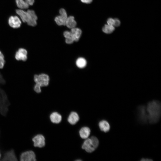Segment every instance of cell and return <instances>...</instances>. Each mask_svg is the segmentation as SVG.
Segmentation results:
<instances>
[{
	"label": "cell",
	"instance_id": "1",
	"mask_svg": "<svg viewBox=\"0 0 161 161\" xmlns=\"http://www.w3.org/2000/svg\"><path fill=\"white\" fill-rule=\"evenodd\" d=\"M148 122L151 124L157 123L161 115V105L160 102L157 100L149 102L146 107Z\"/></svg>",
	"mask_w": 161,
	"mask_h": 161
},
{
	"label": "cell",
	"instance_id": "2",
	"mask_svg": "<svg viewBox=\"0 0 161 161\" xmlns=\"http://www.w3.org/2000/svg\"><path fill=\"white\" fill-rule=\"evenodd\" d=\"M16 12L24 22L31 26L36 25L37 17L33 10H28L25 11L22 9H17Z\"/></svg>",
	"mask_w": 161,
	"mask_h": 161
},
{
	"label": "cell",
	"instance_id": "3",
	"mask_svg": "<svg viewBox=\"0 0 161 161\" xmlns=\"http://www.w3.org/2000/svg\"><path fill=\"white\" fill-rule=\"evenodd\" d=\"M99 141L96 137L92 136L86 139L83 143L82 148L87 152L92 153L98 147Z\"/></svg>",
	"mask_w": 161,
	"mask_h": 161
},
{
	"label": "cell",
	"instance_id": "4",
	"mask_svg": "<svg viewBox=\"0 0 161 161\" xmlns=\"http://www.w3.org/2000/svg\"><path fill=\"white\" fill-rule=\"evenodd\" d=\"M33 80L35 84L39 85L41 87L48 85L49 78L48 75L45 74H36L34 75Z\"/></svg>",
	"mask_w": 161,
	"mask_h": 161
},
{
	"label": "cell",
	"instance_id": "5",
	"mask_svg": "<svg viewBox=\"0 0 161 161\" xmlns=\"http://www.w3.org/2000/svg\"><path fill=\"white\" fill-rule=\"evenodd\" d=\"M59 13L60 15L55 18V21L59 26L65 25L67 18L66 11L64 9L61 8L60 10Z\"/></svg>",
	"mask_w": 161,
	"mask_h": 161
},
{
	"label": "cell",
	"instance_id": "6",
	"mask_svg": "<svg viewBox=\"0 0 161 161\" xmlns=\"http://www.w3.org/2000/svg\"><path fill=\"white\" fill-rule=\"evenodd\" d=\"M27 54L28 52L26 49L20 48L15 53V58L18 61H25L27 59Z\"/></svg>",
	"mask_w": 161,
	"mask_h": 161
},
{
	"label": "cell",
	"instance_id": "7",
	"mask_svg": "<svg viewBox=\"0 0 161 161\" xmlns=\"http://www.w3.org/2000/svg\"><path fill=\"white\" fill-rule=\"evenodd\" d=\"M20 160L22 161H36V156L32 151L29 150L22 153L20 157Z\"/></svg>",
	"mask_w": 161,
	"mask_h": 161
},
{
	"label": "cell",
	"instance_id": "8",
	"mask_svg": "<svg viewBox=\"0 0 161 161\" xmlns=\"http://www.w3.org/2000/svg\"><path fill=\"white\" fill-rule=\"evenodd\" d=\"M32 141L34 146L35 147L42 148L45 144V138L42 134H38L35 135L32 138Z\"/></svg>",
	"mask_w": 161,
	"mask_h": 161
},
{
	"label": "cell",
	"instance_id": "9",
	"mask_svg": "<svg viewBox=\"0 0 161 161\" xmlns=\"http://www.w3.org/2000/svg\"><path fill=\"white\" fill-rule=\"evenodd\" d=\"M138 111L139 119L140 121L143 123L148 122L146 106L143 105L140 106L138 108Z\"/></svg>",
	"mask_w": 161,
	"mask_h": 161
},
{
	"label": "cell",
	"instance_id": "10",
	"mask_svg": "<svg viewBox=\"0 0 161 161\" xmlns=\"http://www.w3.org/2000/svg\"><path fill=\"white\" fill-rule=\"evenodd\" d=\"M8 23L11 27L17 28L20 27L21 22V20L17 16H11L9 18Z\"/></svg>",
	"mask_w": 161,
	"mask_h": 161
},
{
	"label": "cell",
	"instance_id": "11",
	"mask_svg": "<svg viewBox=\"0 0 161 161\" xmlns=\"http://www.w3.org/2000/svg\"><path fill=\"white\" fill-rule=\"evenodd\" d=\"M16 157L14 151L11 149L4 153V156L0 160L1 161H17Z\"/></svg>",
	"mask_w": 161,
	"mask_h": 161
},
{
	"label": "cell",
	"instance_id": "12",
	"mask_svg": "<svg viewBox=\"0 0 161 161\" xmlns=\"http://www.w3.org/2000/svg\"><path fill=\"white\" fill-rule=\"evenodd\" d=\"M70 32L74 41H78L81 35V30L79 28L75 27L71 29Z\"/></svg>",
	"mask_w": 161,
	"mask_h": 161
},
{
	"label": "cell",
	"instance_id": "13",
	"mask_svg": "<svg viewBox=\"0 0 161 161\" xmlns=\"http://www.w3.org/2000/svg\"><path fill=\"white\" fill-rule=\"evenodd\" d=\"M79 117L78 115L75 112H72L68 118V121L71 125H75L79 120Z\"/></svg>",
	"mask_w": 161,
	"mask_h": 161
},
{
	"label": "cell",
	"instance_id": "14",
	"mask_svg": "<svg viewBox=\"0 0 161 161\" xmlns=\"http://www.w3.org/2000/svg\"><path fill=\"white\" fill-rule=\"evenodd\" d=\"M98 125L100 130L104 132H108L110 130V125L106 120H103L100 121Z\"/></svg>",
	"mask_w": 161,
	"mask_h": 161
},
{
	"label": "cell",
	"instance_id": "15",
	"mask_svg": "<svg viewBox=\"0 0 161 161\" xmlns=\"http://www.w3.org/2000/svg\"><path fill=\"white\" fill-rule=\"evenodd\" d=\"M90 129L87 127H82L79 131L80 137L82 139H86L88 137L90 133Z\"/></svg>",
	"mask_w": 161,
	"mask_h": 161
},
{
	"label": "cell",
	"instance_id": "16",
	"mask_svg": "<svg viewBox=\"0 0 161 161\" xmlns=\"http://www.w3.org/2000/svg\"><path fill=\"white\" fill-rule=\"evenodd\" d=\"M51 121L53 123H58L61 121L62 117L61 115L56 112H54L50 115Z\"/></svg>",
	"mask_w": 161,
	"mask_h": 161
},
{
	"label": "cell",
	"instance_id": "17",
	"mask_svg": "<svg viewBox=\"0 0 161 161\" xmlns=\"http://www.w3.org/2000/svg\"><path fill=\"white\" fill-rule=\"evenodd\" d=\"M76 24L77 23L73 16H70L67 17L65 24L67 27L71 29L75 27Z\"/></svg>",
	"mask_w": 161,
	"mask_h": 161
},
{
	"label": "cell",
	"instance_id": "18",
	"mask_svg": "<svg viewBox=\"0 0 161 161\" xmlns=\"http://www.w3.org/2000/svg\"><path fill=\"white\" fill-rule=\"evenodd\" d=\"M16 2L17 7L20 9H27L29 6L24 0H16Z\"/></svg>",
	"mask_w": 161,
	"mask_h": 161
},
{
	"label": "cell",
	"instance_id": "19",
	"mask_svg": "<svg viewBox=\"0 0 161 161\" xmlns=\"http://www.w3.org/2000/svg\"><path fill=\"white\" fill-rule=\"evenodd\" d=\"M76 64L77 66L79 68L84 67L86 64V61L84 58H80L76 60Z\"/></svg>",
	"mask_w": 161,
	"mask_h": 161
},
{
	"label": "cell",
	"instance_id": "20",
	"mask_svg": "<svg viewBox=\"0 0 161 161\" xmlns=\"http://www.w3.org/2000/svg\"><path fill=\"white\" fill-rule=\"evenodd\" d=\"M114 27L113 26L105 24L102 28V30L103 32L107 34H109L112 33L114 30Z\"/></svg>",
	"mask_w": 161,
	"mask_h": 161
},
{
	"label": "cell",
	"instance_id": "21",
	"mask_svg": "<svg viewBox=\"0 0 161 161\" xmlns=\"http://www.w3.org/2000/svg\"><path fill=\"white\" fill-rule=\"evenodd\" d=\"M33 89L34 91L37 93H40L41 92V87L39 85L35 83Z\"/></svg>",
	"mask_w": 161,
	"mask_h": 161
},
{
	"label": "cell",
	"instance_id": "22",
	"mask_svg": "<svg viewBox=\"0 0 161 161\" xmlns=\"http://www.w3.org/2000/svg\"><path fill=\"white\" fill-rule=\"evenodd\" d=\"M64 35L66 39H72L73 40L70 31H64Z\"/></svg>",
	"mask_w": 161,
	"mask_h": 161
},
{
	"label": "cell",
	"instance_id": "23",
	"mask_svg": "<svg viewBox=\"0 0 161 161\" xmlns=\"http://www.w3.org/2000/svg\"><path fill=\"white\" fill-rule=\"evenodd\" d=\"M107 24L109 25L113 26L114 23V19L112 18H108L107 21Z\"/></svg>",
	"mask_w": 161,
	"mask_h": 161
},
{
	"label": "cell",
	"instance_id": "24",
	"mask_svg": "<svg viewBox=\"0 0 161 161\" xmlns=\"http://www.w3.org/2000/svg\"><path fill=\"white\" fill-rule=\"evenodd\" d=\"M120 22L119 20L117 18L114 19V23L113 26L114 27H117L120 26Z\"/></svg>",
	"mask_w": 161,
	"mask_h": 161
},
{
	"label": "cell",
	"instance_id": "25",
	"mask_svg": "<svg viewBox=\"0 0 161 161\" xmlns=\"http://www.w3.org/2000/svg\"><path fill=\"white\" fill-rule=\"evenodd\" d=\"M4 59H0V69H2L4 67L5 63Z\"/></svg>",
	"mask_w": 161,
	"mask_h": 161
},
{
	"label": "cell",
	"instance_id": "26",
	"mask_svg": "<svg viewBox=\"0 0 161 161\" xmlns=\"http://www.w3.org/2000/svg\"><path fill=\"white\" fill-rule=\"evenodd\" d=\"M29 6H31L33 5L34 2V0H24Z\"/></svg>",
	"mask_w": 161,
	"mask_h": 161
},
{
	"label": "cell",
	"instance_id": "27",
	"mask_svg": "<svg viewBox=\"0 0 161 161\" xmlns=\"http://www.w3.org/2000/svg\"><path fill=\"white\" fill-rule=\"evenodd\" d=\"M80 1L83 3L89 4L92 2V0H80Z\"/></svg>",
	"mask_w": 161,
	"mask_h": 161
},
{
	"label": "cell",
	"instance_id": "28",
	"mask_svg": "<svg viewBox=\"0 0 161 161\" xmlns=\"http://www.w3.org/2000/svg\"><path fill=\"white\" fill-rule=\"evenodd\" d=\"M0 59H4V55L2 52L0 50Z\"/></svg>",
	"mask_w": 161,
	"mask_h": 161
},
{
	"label": "cell",
	"instance_id": "29",
	"mask_svg": "<svg viewBox=\"0 0 161 161\" xmlns=\"http://www.w3.org/2000/svg\"><path fill=\"white\" fill-rule=\"evenodd\" d=\"M152 160L150 159L149 158H142L141 160H140V161H152Z\"/></svg>",
	"mask_w": 161,
	"mask_h": 161
},
{
	"label": "cell",
	"instance_id": "30",
	"mask_svg": "<svg viewBox=\"0 0 161 161\" xmlns=\"http://www.w3.org/2000/svg\"><path fill=\"white\" fill-rule=\"evenodd\" d=\"M1 155L0 152V159H1Z\"/></svg>",
	"mask_w": 161,
	"mask_h": 161
}]
</instances>
